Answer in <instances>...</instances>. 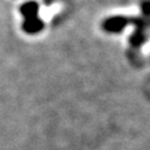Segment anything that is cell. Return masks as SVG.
<instances>
[{
	"label": "cell",
	"mask_w": 150,
	"mask_h": 150,
	"mask_svg": "<svg viewBox=\"0 0 150 150\" xmlns=\"http://www.w3.org/2000/svg\"><path fill=\"white\" fill-rule=\"evenodd\" d=\"M38 11H39V5L35 1H27L21 5L20 12L25 18L23 28L26 33L34 34L40 32L44 28V23L39 19Z\"/></svg>",
	"instance_id": "cell-1"
},
{
	"label": "cell",
	"mask_w": 150,
	"mask_h": 150,
	"mask_svg": "<svg viewBox=\"0 0 150 150\" xmlns=\"http://www.w3.org/2000/svg\"><path fill=\"white\" fill-rule=\"evenodd\" d=\"M127 25H128V17L115 16V17H110L105 19L102 26L106 32L117 33V32H121Z\"/></svg>",
	"instance_id": "cell-2"
},
{
	"label": "cell",
	"mask_w": 150,
	"mask_h": 150,
	"mask_svg": "<svg viewBox=\"0 0 150 150\" xmlns=\"http://www.w3.org/2000/svg\"><path fill=\"white\" fill-rule=\"evenodd\" d=\"M142 7V12H143V17L145 18H150V1L149 0H144L141 5Z\"/></svg>",
	"instance_id": "cell-3"
}]
</instances>
